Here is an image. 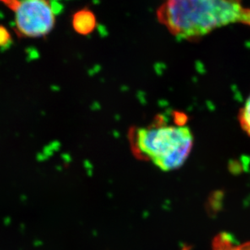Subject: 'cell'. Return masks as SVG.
I'll use <instances>...</instances> for the list:
<instances>
[{"mask_svg":"<svg viewBox=\"0 0 250 250\" xmlns=\"http://www.w3.org/2000/svg\"><path fill=\"white\" fill-rule=\"evenodd\" d=\"M157 17L173 36L188 41L228 24L250 25V9L232 0H164Z\"/></svg>","mask_w":250,"mask_h":250,"instance_id":"1","label":"cell"},{"mask_svg":"<svg viewBox=\"0 0 250 250\" xmlns=\"http://www.w3.org/2000/svg\"><path fill=\"white\" fill-rule=\"evenodd\" d=\"M131 140L132 150L138 158L151 162L164 171L180 168L189 156L193 146L189 127L167 125L163 119L132 131Z\"/></svg>","mask_w":250,"mask_h":250,"instance_id":"2","label":"cell"},{"mask_svg":"<svg viewBox=\"0 0 250 250\" xmlns=\"http://www.w3.org/2000/svg\"><path fill=\"white\" fill-rule=\"evenodd\" d=\"M15 12L19 37L41 38L53 29L56 10L49 0H0Z\"/></svg>","mask_w":250,"mask_h":250,"instance_id":"3","label":"cell"},{"mask_svg":"<svg viewBox=\"0 0 250 250\" xmlns=\"http://www.w3.org/2000/svg\"><path fill=\"white\" fill-rule=\"evenodd\" d=\"M72 28L77 34L89 35L96 29L97 18L91 10L82 8L72 16Z\"/></svg>","mask_w":250,"mask_h":250,"instance_id":"4","label":"cell"},{"mask_svg":"<svg viewBox=\"0 0 250 250\" xmlns=\"http://www.w3.org/2000/svg\"><path fill=\"white\" fill-rule=\"evenodd\" d=\"M213 250H250V242L240 244L226 232L215 236L212 243Z\"/></svg>","mask_w":250,"mask_h":250,"instance_id":"5","label":"cell"},{"mask_svg":"<svg viewBox=\"0 0 250 250\" xmlns=\"http://www.w3.org/2000/svg\"><path fill=\"white\" fill-rule=\"evenodd\" d=\"M239 121L241 127L250 137V95L239 114Z\"/></svg>","mask_w":250,"mask_h":250,"instance_id":"6","label":"cell"},{"mask_svg":"<svg viewBox=\"0 0 250 250\" xmlns=\"http://www.w3.org/2000/svg\"><path fill=\"white\" fill-rule=\"evenodd\" d=\"M9 32L3 26H0V47H8L12 43Z\"/></svg>","mask_w":250,"mask_h":250,"instance_id":"7","label":"cell"}]
</instances>
